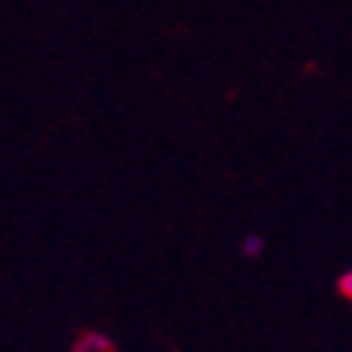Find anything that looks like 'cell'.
I'll use <instances>...</instances> for the list:
<instances>
[{"label": "cell", "mask_w": 352, "mask_h": 352, "mask_svg": "<svg viewBox=\"0 0 352 352\" xmlns=\"http://www.w3.org/2000/svg\"><path fill=\"white\" fill-rule=\"evenodd\" d=\"M75 352H117L107 333H81L75 342Z\"/></svg>", "instance_id": "6da1fadb"}, {"label": "cell", "mask_w": 352, "mask_h": 352, "mask_svg": "<svg viewBox=\"0 0 352 352\" xmlns=\"http://www.w3.org/2000/svg\"><path fill=\"white\" fill-rule=\"evenodd\" d=\"M262 249H265V239H262V236L252 233V236H245V239H243V256L256 258V256H262Z\"/></svg>", "instance_id": "7a4b0ae2"}, {"label": "cell", "mask_w": 352, "mask_h": 352, "mask_svg": "<svg viewBox=\"0 0 352 352\" xmlns=\"http://www.w3.org/2000/svg\"><path fill=\"white\" fill-rule=\"evenodd\" d=\"M336 291H340L346 300H352V268L340 275V281H336Z\"/></svg>", "instance_id": "3957f363"}]
</instances>
